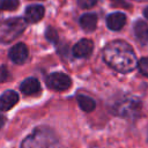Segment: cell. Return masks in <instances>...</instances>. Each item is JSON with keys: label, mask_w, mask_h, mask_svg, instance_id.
<instances>
[{"label": "cell", "mask_w": 148, "mask_h": 148, "mask_svg": "<svg viewBox=\"0 0 148 148\" xmlns=\"http://www.w3.org/2000/svg\"><path fill=\"white\" fill-rule=\"evenodd\" d=\"M46 83L50 88H52L57 91H65V90L71 88L72 80L67 74L56 72V73H52L47 76Z\"/></svg>", "instance_id": "obj_4"}, {"label": "cell", "mask_w": 148, "mask_h": 148, "mask_svg": "<svg viewBox=\"0 0 148 148\" xmlns=\"http://www.w3.org/2000/svg\"><path fill=\"white\" fill-rule=\"evenodd\" d=\"M104 61L120 73H128L138 66L136 56L130 44L123 40H113L103 50Z\"/></svg>", "instance_id": "obj_1"}, {"label": "cell", "mask_w": 148, "mask_h": 148, "mask_svg": "<svg viewBox=\"0 0 148 148\" xmlns=\"http://www.w3.org/2000/svg\"><path fill=\"white\" fill-rule=\"evenodd\" d=\"M28 47L23 43H18L9 50V58L15 64H23L28 59Z\"/></svg>", "instance_id": "obj_5"}, {"label": "cell", "mask_w": 148, "mask_h": 148, "mask_svg": "<svg viewBox=\"0 0 148 148\" xmlns=\"http://www.w3.org/2000/svg\"><path fill=\"white\" fill-rule=\"evenodd\" d=\"M77 104L86 112H91L96 108L95 101L91 97L86 96V95H79L77 96Z\"/></svg>", "instance_id": "obj_13"}, {"label": "cell", "mask_w": 148, "mask_h": 148, "mask_svg": "<svg viewBox=\"0 0 148 148\" xmlns=\"http://www.w3.org/2000/svg\"><path fill=\"white\" fill-rule=\"evenodd\" d=\"M138 66H139V69H140L141 74H143L145 76L148 77V57L142 58V59L139 61Z\"/></svg>", "instance_id": "obj_16"}, {"label": "cell", "mask_w": 148, "mask_h": 148, "mask_svg": "<svg viewBox=\"0 0 148 148\" xmlns=\"http://www.w3.org/2000/svg\"><path fill=\"white\" fill-rule=\"evenodd\" d=\"M20 90L28 96L37 95L40 91V83L36 77H28L21 83Z\"/></svg>", "instance_id": "obj_8"}, {"label": "cell", "mask_w": 148, "mask_h": 148, "mask_svg": "<svg viewBox=\"0 0 148 148\" xmlns=\"http://www.w3.org/2000/svg\"><path fill=\"white\" fill-rule=\"evenodd\" d=\"M141 110V102L139 98L133 96H126L118 101L113 106V112L120 117L135 118L139 116Z\"/></svg>", "instance_id": "obj_2"}, {"label": "cell", "mask_w": 148, "mask_h": 148, "mask_svg": "<svg viewBox=\"0 0 148 148\" xmlns=\"http://www.w3.org/2000/svg\"><path fill=\"white\" fill-rule=\"evenodd\" d=\"M5 123V117H2V116H0V127L2 126V124Z\"/></svg>", "instance_id": "obj_20"}, {"label": "cell", "mask_w": 148, "mask_h": 148, "mask_svg": "<svg viewBox=\"0 0 148 148\" xmlns=\"http://www.w3.org/2000/svg\"><path fill=\"white\" fill-rule=\"evenodd\" d=\"M7 76H8V72H7L6 67L1 66V67H0V82L5 81V80L7 79Z\"/></svg>", "instance_id": "obj_18"}, {"label": "cell", "mask_w": 148, "mask_h": 148, "mask_svg": "<svg viewBox=\"0 0 148 148\" xmlns=\"http://www.w3.org/2000/svg\"><path fill=\"white\" fill-rule=\"evenodd\" d=\"M94 44L90 39H81L73 47V54L76 58H87L91 54Z\"/></svg>", "instance_id": "obj_6"}, {"label": "cell", "mask_w": 148, "mask_h": 148, "mask_svg": "<svg viewBox=\"0 0 148 148\" xmlns=\"http://www.w3.org/2000/svg\"><path fill=\"white\" fill-rule=\"evenodd\" d=\"M25 28V22L22 18H9L0 24V42H12L18 37Z\"/></svg>", "instance_id": "obj_3"}, {"label": "cell", "mask_w": 148, "mask_h": 148, "mask_svg": "<svg viewBox=\"0 0 148 148\" xmlns=\"http://www.w3.org/2000/svg\"><path fill=\"white\" fill-rule=\"evenodd\" d=\"M126 23V16L123 13H112L106 17V25L111 30H120Z\"/></svg>", "instance_id": "obj_10"}, {"label": "cell", "mask_w": 148, "mask_h": 148, "mask_svg": "<svg viewBox=\"0 0 148 148\" xmlns=\"http://www.w3.org/2000/svg\"><path fill=\"white\" fill-rule=\"evenodd\" d=\"M77 2L80 5V7H82V8H90V7L95 6L97 0H79Z\"/></svg>", "instance_id": "obj_17"}, {"label": "cell", "mask_w": 148, "mask_h": 148, "mask_svg": "<svg viewBox=\"0 0 148 148\" xmlns=\"http://www.w3.org/2000/svg\"><path fill=\"white\" fill-rule=\"evenodd\" d=\"M134 34L141 44H148V24L143 21H138L134 24Z\"/></svg>", "instance_id": "obj_12"}, {"label": "cell", "mask_w": 148, "mask_h": 148, "mask_svg": "<svg viewBox=\"0 0 148 148\" xmlns=\"http://www.w3.org/2000/svg\"><path fill=\"white\" fill-rule=\"evenodd\" d=\"M18 102V94L14 90H7L0 96V111L10 110Z\"/></svg>", "instance_id": "obj_7"}, {"label": "cell", "mask_w": 148, "mask_h": 148, "mask_svg": "<svg viewBox=\"0 0 148 148\" xmlns=\"http://www.w3.org/2000/svg\"><path fill=\"white\" fill-rule=\"evenodd\" d=\"M18 6V0H0L1 10H14Z\"/></svg>", "instance_id": "obj_14"}, {"label": "cell", "mask_w": 148, "mask_h": 148, "mask_svg": "<svg viewBox=\"0 0 148 148\" xmlns=\"http://www.w3.org/2000/svg\"><path fill=\"white\" fill-rule=\"evenodd\" d=\"M143 15L146 16V18H148V7L145 8V10H143Z\"/></svg>", "instance_id": "obj_19"}, {"label": "cell", "mask_w": 148, "mask_h": 148, "mask_svg": "<svg viewBox=\"0 0 148 148\" xmlns=\"http://www.w3.org/2000/svg\"><path fill=\"white\" fill-rule=\"evenodd\" d=\"M80 25L86 31H92L96 29L97 25V15L94 13H87L83 14L80 17Z\"/></svg>", "instance_id": "obj_11"}, {"label": "cell", "mask_w": 148, "mask_h": 148, "mask_svg": "<svg viewBox=\"0 0 148 148\" xmlns=\"http://www.w3.org/2000/svg\"><path fill=\"white\" fill-rule=\"evenodd\" d=\"M45 36H46V38H47L51 43H57V40H58V34H57V31H56L53 28H51V27H49V28L46 29Z\"/></svg>", "instance_id": "obj_15"}, {"label": "cell", "mask_w": 148, "mask_h": 148, "mask_svg": "<svg viewBox=\"0 0 148 148\" xmlns=\"http://www.w3.org/2000/svg\"><path fill=\"white\" fill-rule=\"evenodd\" d=\"M43 16H44V7L40 6V5L29 6L25 9V13H24V18L29 23L38 22L39 20H42Z\"/></svg>", "instance_id": "obj_9"}]
</instances>
